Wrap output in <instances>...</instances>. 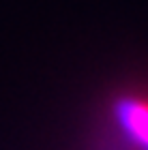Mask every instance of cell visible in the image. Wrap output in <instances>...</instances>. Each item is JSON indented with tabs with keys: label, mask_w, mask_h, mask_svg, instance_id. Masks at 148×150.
<instances>
[{
	"label": "cell",
	"mask_w": 148,
	"mask_h": 150,
	"mask_svg": "<svg viewBox=\"0 0 148 150\" xmlns=\"http://www.w3.org/2000/svg\"><path fill=\"white\" fill-rule=\"evenodd\" d=\"M114 129L131 150H148V94L123 92L112 103Z\"/></svg>",
	"instance_id": "cell-1"
},
{
	"label": "cell",
	"mask_w": 148,
	"mask_h": 150,
	"mask_svg": "<svg viewBox=\"0 0 148 150\" xmlns=\"http://www.w3.org/2000/svg\"><path fill=\"white\" fill-rule=\"evenodd\" d=\"M103 150H120V146L116 144V142H107V146H105Z\"/></svg>",
	"instance_id": "cell-2"
}]
</instances>
